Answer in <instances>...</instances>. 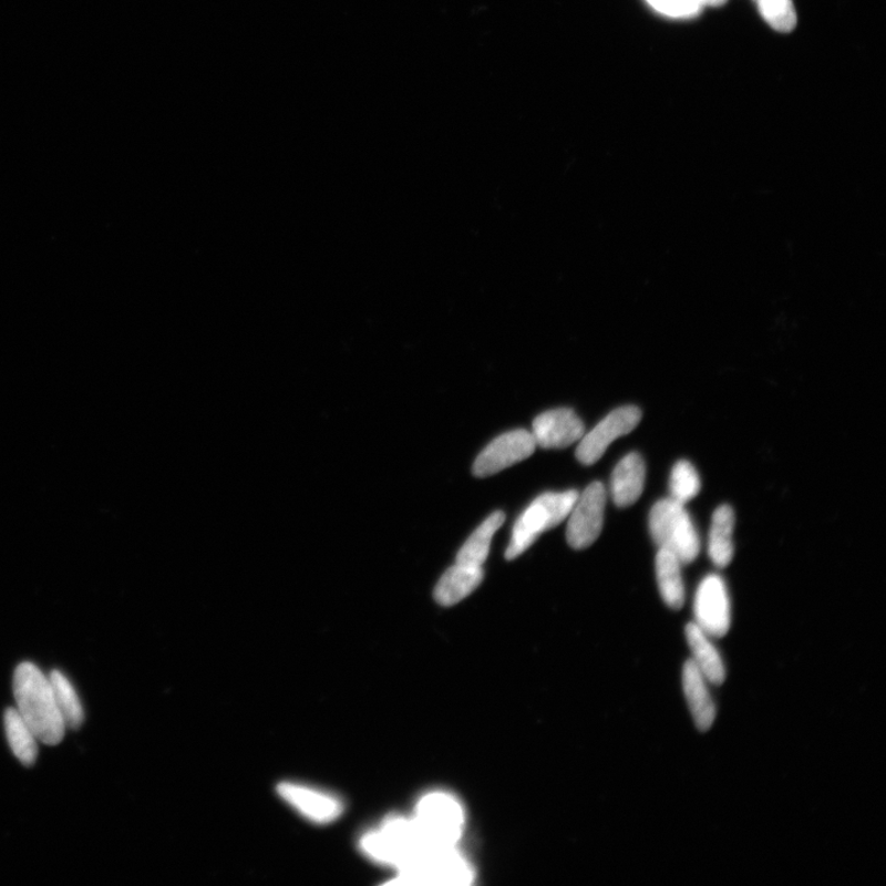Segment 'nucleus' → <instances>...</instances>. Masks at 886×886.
I'll list each match as a JSON object with an SVG mask.
<instances>
[{
    "instance_id": "22",
    "label": "nucleus",
    "mask_w": 886,
    "mask_h": 886,
    "mask_svg": "<svg viewBox=\"0 0 886 886\" xmlns=\"http://www.w3.org/2000/svg\"><path fill=\"white\" fill-rule=\"evenodd\" d=\"M701 487L700 474L691 462L681 460L673 465L670 476V497L673 501L686 505L700 494Z\"/></svg>"
},
{
    "instance_id": "18",
    "label": "nucleus",
    "mask_w": 886,
    "mask_h": 886,
    "mask_svg": "<svg viewBox=\"0 0 886 886\" xmlns=\"http://www.w3.org/2000/svg\"><path fill=\"white\" fill-rule=\"evenodd\" d=\"M682 563L667 549L659 548L656 558V571L659 591L664 604L670 608L681 609L686 601L682 576Z\"/></svg>"
},
{
    "instance_id": "4",
    "label": "nucleus",
    "mask_w": 886,
    "mask_h": 886,
    "mask_svg": "<svg viewBox=\"0 0 886 886\" xmlns=\"http://www.w3.org/2000/svg\"><path fill=\"white\" fill-rule=\"evenodd\" d=\"M361 848L372 859L403 869L426 846L415 820L388 818L380 830L371 831L361 839Z\"/></svg>"
},
{
    "instance_id": "6",
    "label": "nucleus",
    "mask_w": 886,
    "mask_h": 886,
    "mask_svg": "<svg viewBox=\"0 0 886 886\" xmlns=\"http://www.w3.org/2000/svg\"><path fill=\"white\" fill-rule=\"evenodd\" d=\"M401 872L395 883L465 885L473 878L468 864L453 847L426 848Z\"/></svg>"
},
{
    "instance_id": "8",
    "label": "nucleus",
    "mask_w": 886,
    "mask_h": 886,
    "mask_svg": "<svg viewBox=\"0 0 886 886\" xmlns=\"http://www.w3.org/2000/svg\"><path fill=\"white\" fill-rule=\"evenodd\" d=\"M696 625L713 638L727 636L731 624L730 598L722 576L707 575L694 597Z\"/></svg>"
},
{
    "instance_id": "5",
    "label": "nucleus",
    "mask_w": 886,
    "mask_h": 886,
    "mask_svg": "<svg viewBox=\"0 0 886 886\" xmlns=\"http://www.w3.org/2000/svg\"><path fill=\"white\" fill-rule=\"evenodd\" d=\"M462 806L452 796L430 794L420 802L415 823L430 848L453 847L462 833Z\"/></svg>"
},
{
    "instance_id": "17",
    "label": "nucleus",
    "mask_w": 886,
    "mask_h": 886,
    "mask_svg": "<svg viewBox=\"0 0 886 886\" xmlns=\"http://www.w3.org/2000/svg\"><path fill=\"white\" fill-rule=\"evenodd\" d=\"M735 514L729 505L719 506L712 517L708 554L717 568H727L734 558Z\"/></svg>"
},
{
    "instance_id": "24",
    "label": "nucleus",
    "mask_w": 886,
    "mask_h": 886,
    "mask_svg": "<svg viewBox=\"0 0 886 886\" xmlns=\"http://www.w3.org/2000/svg\"><path fill=\"white\" fill-rule=\"evenodd\" d=\"M659 13L676 18H693L701 13L703 6L698 0H648Z\"/></svg>"
},
{
    "instance_id": "15",
    "label": "nucleus",
    "mask_w": 886,
    "mask_h": 886,
    "mask_svg": "<svg viewBox=\"0 0 886 886\" xmlns=\"http://www.w3.org/2000/svg\"><path fill=\"white\" fill-rule=\"evenodd\" d=\"M483 579V567L456 563L441 576L435 587V600L445 607L457 605L473 594Z\"/></svg>"
},
{
    "instance_id": "9",
    "label": "nucleus",
    "mask_w": 886,
    "mask_h": 886,
    "mask_svg": "<svg viewBox=\"0 0 886 886\" xmlns=\"http://www.w3.org/2000/svg\"><path fill=\"white\" fill-rule=\"evenodd\" d=\"M641 412L638 406L626 405L614 410L589 434H585L576 449V459L585 465H593L601 460L614 441L630 434L640 423Z\"/></svg>"
},
{
    "instance_id": "12",
    "label": "nucleus",
    "mask_w": 886,
    "mask_h": 886,
    "mask_svg": "<svg viewBox=\"0 0 886 886\" xmlns=\"http://www.w3.org/2000/svg\"><path fill=\"white\" fill-rule=\"evenodd\" d=\"M530 434L536 445L550 449H567L585 435V425L581 419L569 408L548 410L538 415Z\"/></svg>"
},
{
    "instance_id": "3",
    "label": "nucleus",
    "mask_w": 886,
    "mask_h": 886,
    "mask_svg": "<svg viewBox=\"0 0 886 886\" xmlns=\"http://www.w3.org/2000/svg\"><path fill=\"white\" fill-rule=\"evenodd\" d=\"M579 493H546L536 498L518 517L513 528V537L505 553L507 560H514L526 552L536 539L550 528L563 523L571 512Z\"/></svg>"
},
{
    "instance_id": "11",
    "label": "nucleus",
    "mask_w": 886,
    "mask_h": 886,
    "mask_svg": "<svg viewBox=\"0 0 886 886\" xmlns=\"http://www.w3.org/2000/svg\"><path fill=\"white\" fill-rule=\"evenodd\" d=\"M277 793L296 811L316 824H329L343 812V804L336 795L310 786L284 782L277 785Z\"/></svg>"
},
{
    "instance_id": "20",
    "label": "nucleus",
    "mask_w": 886,
    "mask_h": 886,
    "mask_svg": "<svg viewBox=\"0 0 886 886\" xmlns=\"http://www.w3.org/2000/svg\"><path fill=\"white\" fill-rule=\"evenodd\" d=\"M4 725L11 751L14 752V755L22 764L32 766L39 755V740L25 723V720L20 717L17 708L7 709Z\"/></svg>"
},
{
    "instance_id": "23",
    "label": "nucleus",
    "mask_w": 886,
    "mask_h": 886,
    "mask_svg": "<svg viewBox=\"0 0 886 886\" xmlns=\"http://www.w3.org/2000/svg\"><path fill=\"white\" fill-rule=\"evenodd\" d=\"M764 20L780 32H791L796 25L793 0H753Z\"/></svg>"
},
{
    "instance_id": "21",
    "label": "nucleus",
    "mask_w": 886,
    "mask_h": 886,
    "mask_svg": "<svg viewBox=\"0 0 886 886\" xmlns=\"http://www.w3.org/2000/svg\"><path fill=\"white\" fill-rule=\"evenodd\" d=\"M49 679L65 728L80 729L84 722V709L73 684L58 670L52 671Z\"/></svg>"
},
{
    "instance_id": "10",
    "label": "nucleus",
    "mask_w": 886,
    "mask_h": 886,
    "mask_svg": "<svg viewBox=\"0 0 886 886\" xmlns=\"http://www.w3.org/2000/svg\"><path fill=\"white\" fill-rule=\"evenodd\" d=\"M536 447V441L529 431L519 429L506 432L492 441L476 457L473 473L478 478H486L527 460Z\"/></svg>"
},
{
    "instance_id": "2",
    "label": "nucleus",
    "mask_w": 886,
    "mask_h": 886,
    "mask_svg": "<svg viewBox=\"0 0 886 886\" xmlns=\"http://www.w3.org/2000/svg\"><path fill=\"white\" fill-rule=\"evenodd\" d=\"M649 529L659 548L674 554L680 562L693 563L701 553V538L686 505L662 498L652 506L649 515Z\"/></svg>"
},
{
    "instance_id": "1",
    "label": "nucleus",
    "mask_w": 886,
    "mask_h": 886,
    "mask_svg": "<svg viewBox=\"0 0 886 886\" xmlns=\"http://www.w3.org/2000/svg\"><path fill=\"white\" fill-rule=\"evenodd\" d=\"M17 711L44 745H58L65 734V725L52 684L37 664L22 662L13 681Z\"/></svg>"
},
{
    "instance_id": "19",
    "label": "nucleus",
    "mask_w": 886,
    "mask_h": 886,
    "mask_svg": "<svg viewBox=\"0 0 886 886\" xmlns=\"http://www.w3.org/2000/svg\"><path fill=\"white\" fill-rule=\"evenodd\" d=\"M505 518L506 516L503 512H496L487 517L464 543L457 554L456 563L483 567L487 556H490L492 539L496 530L504 525Z\"/></svg>"
},
{
    "instance_id": "14",
    "label": "nucleus",
    "mask_w": 886,
    "mask_h": 886,
    "mask_svg": "<svg viewBox=\"0 0 886 886\" xmlns=\"http://www.w3.org/2000/svg\"><path fill=\"white\" fill-rule=\"evenodd\" d=\"M707 683L708 681L694 662L686 661L682 670L683 692L696 727L701 731L711 729L717 715L715 704L711 692L708 691Z\"/></svg>"
},
{
    "instance_id": "13",
    "label": "nucleus",
    "mask_w": 886,
    "mask_h": 886,
    "mask_svg": "<svg viewBox=\"0 0 886 886\" xmlns=\"http://www.w3.org/2000/svg\"><path fill=\"white\" fill-rule=\"evenodd\" d=\"M646 462L639 453L631 452L616 465L611 478V496L616 506L635 505L645 491Z\"/></svg>"
},
{
    "instance_id": "16",
    "label": "nucleus",
    "mask_w": 886,
    "mask_h": 886,
    "mask_svg": "<svg viewBox=\"0 0 886 886\" xmlns=\"http://www.w3.org/2000/svg\"><path fill=\"white\" fill-rule=\"evenodd\" d=\"M686 638L692 651V661L705 680L715 686L722 684L727 678L725 664L711 637L696 624H690L686 627Z\"/></svg>"
},
{
    "instance_id": "25",
    "label": "nucleus",
    "mask_w": 886,
    "mask_h": 886,
    "mask_svg": "<svg viewBox=\"0 0 886 886\" xmlns=\"http://www.w3.org/2000/svg\"><path fill=\"white\" fill-rule=\"evenodd\" d=\"M703 7H722L724 6L728 0H698Z\"/></svg>"
},
{
    "instance_id": "7",
    "label": "nucleus",
    "mask_w": 886,
    "mask_h": 886,
    "mask_svg": "<svg viewBox=\"0 0 886 886\" xmlns=\"http://www.w3.org/2000/svg\"><path fill=\"white\" fill-rule=\"evenodd\" d=\"M607 502L606 487L595 482L579 494L569 514L567 540L574 549H585L600 537Z\"/></svg>"
}]
</instances>
